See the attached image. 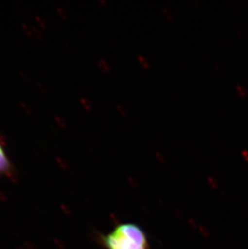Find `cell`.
I'll use <instances>...</instances> for the list:
<instances>
[{"mask_svg": "<svg viewBox=\"0 0 248 249\" xmlns=\"http://www.w3.org/2000/svg\"><path fill=\"white\" fill-rule=\"evenodd\" d=\"M99 241L106 249H150L144 231L136 223H121L110 233L100 235Z\"/></svg>", "mask_w": 248, "mask_h": 249, "instance_id": "obj_1", "label": "cell"}, {"mask_svg": "<svg viewBox=\"0 0 248 249\" xmlns=\"http://www.w3.org/2000/svg\"><path fill=\"white\" fill-rule=\"evenodd\" d=\"M12 164L10 160L7 152L0 143V176L8 175L12 171Z\"/></svg>", "mask_w": 248, "mask_h": 249, "instance_id": "obj_2", "label": "cell"}, {"mask_svg": "<svg viewBox=\"0 0 248 249\" xmlns=\"http://www.w3.org/2000/svg\"><path fill=\"white\" fill-rule=\"evenodd\" d=\"M99 66H100V68L102 69V71H104L106 73L110 72L111 70L110 65L108 63L107 61L103 60V59H100V61L99 62Z\"/></svg>", "mask_w": 248, "mask_h": 249, "instance_id": "obj_3", "label": "cell"}, {"mask_svg": "<svg viewBox=\"0 0 248 249\" xmlns=\"http://www.w3.org/2000/svg\"><path fill=\"white\" fill-rule=\"evenodd\" d=\"M138 61L141 66L144 67V68H148V67H149V61H148V59L144 57V56L140 55V56H138Z\"/></svg>", "mask_w": 248, "mask_h": 249, "instance_id": "obj_4", "label": "cell"}, {"mask_svg": "<svg viewBox=\"0 0 248 249\" xmlns=\"http://www.w3.org/2000/svg\"><path fill=\"white\" fill-rule=\"evenodd\" d=\"M163 12H164L165 17L169 19H173V14H172L171 11L168 9L166 7H163Z\"/></svg>", "mask_w": 248, "mask_h": 249, "instance_id": "obj_5", "label": "cell"}, {"mask_svg": "<svg viewBox=\"0 0 248 249\" xmlns=\"http://www.w3.org/2000/svg\"><path fill=\"white\" fill-rule=\"evenodd\" d=\"M116 108L118 109V111H120L123 115H127L126 109L124 108V107L121 106L120 104H116Z\"/></svg>", "mask_w": 248, "mask_h": 249, "instance_id": "obj_6", "label": "cell"}]
</instances>
